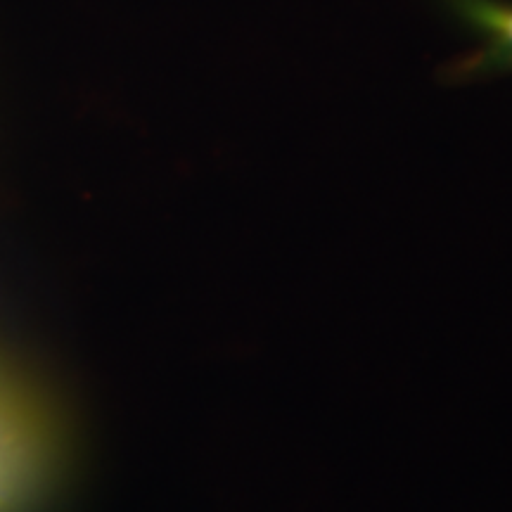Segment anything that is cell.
<instances>
[{
	"instance_id": "obj_1",
	"label": "cell",
	"mask_w": 512,
	"mask_h": 512,
	"mask_svg": "<svg viewBox=\"0 0 512 512\" xmlns=\"http://www.w3.org/2000/svg\"><path fill=\"white\" fill-rule=\"evenodd\" d=\"M467 15L494 36L496 60L512 62V8H501L489 0H470Z\"/></svg>"
}]
</instances>
